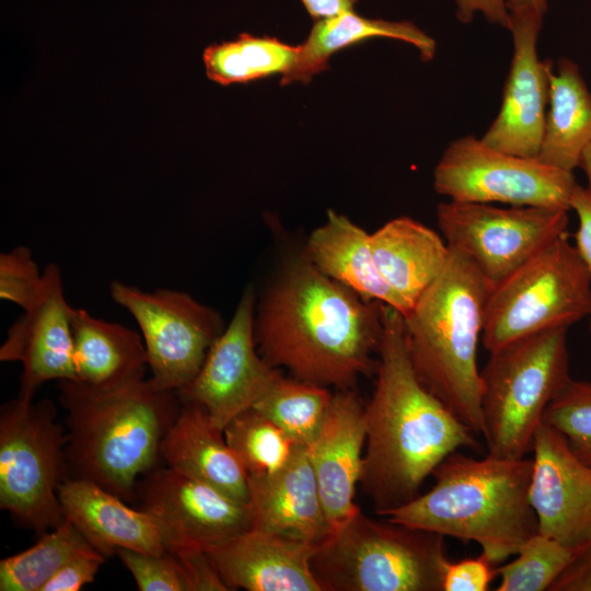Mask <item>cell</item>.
Instances as JSON below:
<instances>
[{"mask_svg":"<svg viewBox=\"0 0 591 591\" xmlns=\"http://www.w3.org/2000/svg\"><path fill=\"white\" fill-rule=\"evenodd\" d=\"M545 14L511 15L513 54L500 109L482 140L506 153L537 158L549 101L553 61L542 60L537 40Z\"/></svg>","mask_w":591,"mask_h":591,"instance_id":"obj_15","label":"cell"},{"mask_svg":"<svg viewBox=\"0 0 591 591\" xmlns=\"http://www.w3.org/2000/svg\"><path fill=\"white\" fill-rule=\"evenodd\" d=\"M590 142L591 90L578 63L560 57L551 73L549 101L537 158L573 172Z\"/></svg>","mask_w":591,"mask_h":591,"instance_id":"obj_27","label":"cell"},{"mask_svg":"<svg viewBox=\"0 0 591 591\" xmlns=\"http://www.w3.org/2000/svg\"><path fill=\"white\" fill-rule=\"evenodd\" d=\"M316 546L248 529L206 548L230 590L322 591L311 567Z\"/></svg>","mask_w":591,"mask_h":591,"instance_id":"obj_19","label":"cell"},{"mask_svg":"<svg viewBox=\"0 0 591 591\" xmlns=\"http://www.w3.org/2000/svg\"><path fill=\"white\" fill-rule=\"evenodd\" d=\"M109 291L139 325L151 382L173 392L187 386L224 329L220 314L182 291L147 292L120 281H113Z\"/></svg>","mask_w":591,"mask_h":591,"instance_id":"obj_11","label":"cell"},{"mask_svg":"<svg viewBox=\"0 0 591 591\" xmlns=\"http://www.w3.org/2000/svg\"><path fill=\"white\" fill-rule=\"evenodd\" d=\"M67 433L50 399L16 397L0 409V508L43 534L66 518L58 488L68 477Z\"/></svg>","mask_w":591,"mask_h":591,"instance_id":"obj_9","label":"cell"},{"mask_svg":"<svg viewBox=\"0 0 591 591\" xmlns=\"http://www.w3.org/2000/svg\"><path fill=\"white\" fill-rule=\"evenodd\" d=\"M498 576V568L484 554L457 561L448 560L442 577V591H487Z\"/></svg>","mask_w":591,"mask_h":591,"instance_id":"obj_37","label":"cell"},{"mask_svg":"<svg viewBox=\"0 0 591 591\" xmlns=\"http://www.w3.org/2000/svg\"><path fill=\"white\" fill-rule=\"evenodd\" d=\"M58 498L65 518L106 558L120 548L158 555L167 552L150 514L91 480L67 477Z\"/></svg>","mask_w":591,"mask_h":591,"instance_id":"obj_21","label":"cell"},{"mask_svg":"<svg viewBox=\"0 0 591 591\" xmlns=\"http://www.w3.org/2000/svg\"><path fill=\"white\" fill-rule=\"evenodd\" d=\"M577 184L570 171L499 151L474 136L453 140L433 172L436 192L450 200L567 211Z\"/></svg>","mask_w":591,"mask_h":591,"instance_id":"obj_10","label":"cell"},{"mask_svg":"<svg viewBox=\"0 0 591 591\" xmlns=\"http://www.w3.org/2000/svg\"><path fill=\"white\" fill-rule=\"evenodd\" d=\"M529 500L538 533L577 549L591 542V468L565 438L541 424L534 434Z\"/></svg>","mask_w":591,"mask_h":591,"instance_id":"obj_16","label":"cell"},{"mask_svg":"<svg viewBox=\"0 0 591 591\" xmlns=\"http://www.w3.org/2000/svg\"><path fill=\"white\" fill-rule=\"evenodd\" d=\"M578 166L581 167L587 177V186L584 188L591 197V142L581 152Z\"/></svg>","mask_w":591,"mask_h":591,"instance_id":"obj_43","label":"cell"},{"mask_svg":"<svg viewBox=\"0 0 591 591\" xmlns=\"http://www.w3.org/2000/svg\"><path fill=\"white\" fill-rule=\"evenodd\" d=\"M45 287L44 271L25 246L0 254V298L24 311L40 298Z\"/></svg>","mask_w":591,"mask_h":591,"instance_id":"obj_35","label":"cell"},{"mask_svg":"<svg viewBox=\"0 0 591 591\" xmlns=\"http://www.w3.org/2000/svg\"><path fill=\"white\" fill-rule=\"evenodd\" d=\"M304 255L321 273L362 299L390 305L403 317L409 314V306L375 265L370 234L346 216L328 210L326 221L310 234Z\"/></svg>","mask_w":591,"mask_h":591,"instance_id":"obj_23","label":"cell"},{"mask_svg":"<svg viewBox=\"0 0 591 591\" xmlns=\"http://www.w3.org/2000/svg\"><path fill=\"white\" fill-rule=\"evenodd\" d=\"M444 538L359 509L316 546L311 567L322 591H442Z\"/></svg>","mask_w":591,"mask_h":591,"instance_id":"obj_6","label":"cell"},{"mask_svg":"<svg viewBox=\"0 0 591 591\" xmlns=\"http://www.w3.org/2000/svg\"><path fill=\"white\" fill-rule=\"evenodd\" d=\"M251 529L320 545L331 533L308 447L270 475L248 476Z\"/></svg>","mask_w":591,"mask_h":591,"instance_id":"obj_20","label":"cell"},{"mask_svg":"<svg viewBox=\"0 0 591 591\" xmlns=\"http://www.w3.org/2000/svg\"><path fill=\"white\" fill-rule=\"evenodd\" d=\"M554 538L536 533L521 544L515 558L498 567V591H545L569 566L575 555Z\"/></svg>","mask_w":591,"mask_h":591,"instance_id":"obj_32","label":"cell"},{"mask_svg":"<svg viewBox=\"0 0 591 591\" xmlns=\"http://www.w3.org/2000/svg\"><path fill=\"white\" fill-rule=\"evenodd\" d=\"M461 23H470L482 14L491 24L510 30L511 15L523 12L545 14L548 0H453Z\"/></svg>","mask_w":591,"mask_h":591,"instance_id":"obj_36","label":"cell"},{"mask_svg":"<svg viewBox=\"0 0 591 591\" xmlns=\"http://www.w3.org/2000/svg\"><path fill=\"white\" fill-rule=\"evenodd\" d=\"M160 454L166 466L247 503V472L201 407L182 402Z\"/></svg>","mask_w":591,"mask_h":591,"instance_id":"obj_22","label":"cell"},{"mask_svg":"<svg viewBox=\"0 0 591 591\" xmlns=\"http://www.w3.org/2000/svg\"><path fill=\"white\" fill-rule=\"evenodd\" d=\"M223 436L248 476L270 475L281 470L300 445L253 407L231 419Z\"/></svg>","mask_w":591,"mask_h":591,"instance_id":"obj_31","label":"cell"},{"mask_svg":"<svg viewBox=\"0 0 591 591\" xmlns=\"http://www.w3.org/2000/svg\"><path fill=\"white\" fill-rule=\"evenodd\" d=\"M570 210L578 217L579 225L575 234V246L591 270V197L586 188L577 184L571 199ZM591 333V322H590Z\"/></svg>","mask_w":591,"mask_h":591,"instance_id":"obj_41","label":"cell"},{"mask_svg":"<svg viewBox=\"0 0 591 591\" xmlns=\"http://www.w3.org/2000/svg\"><path fill=\"white\" fill-rule=\"evenodd\" d=\"M567 327L540 332L494 351L480 371L488 453L523 459L543 415L570 379Z\"/></svg>","mask_w":591,"mask_h":591,"instance_id":"obj_7","label":"cell"},{"mask_svg":"<svg viewBox=\"0 0 591 591\" xmlns=\"http://www.w3.org/2000/svg\"><path fill=\"white\" fill-rule=\"evenodd\" d=\"M40 298L8 329L0 360L21 362L23 371L18 397L33 399L37 389L51 380H76L71 314L65 298L60 268L44 269Z\"/></svg>","mask_w":591,"mask_h":591,"instance_id":"obj_17","label":"cell"},{"mask_svg":"<svg viewBox=\"0 0 591 591\" xmlns=\"http://www.w3.org/2000/svg\"><path fill=\"white\" fill-rule=\"evenodd\" d=\"M91 548L76 525L66 519L43 533L30 548L0 561V590L42 591L69 560Z\"/></svg>","mask_w":591,"mask_h":591,"instance_id":"obj_29","label":"cell"},{"mask_svg":"<svg viewBox=\"0 0 591 591\" xmlns=\"http://www.w3.org/2000/svg\"><path fill=\"white\" fill-rule=\"evenodd\" d=\"M71 328L74 381L104 390L144 378L149 366L140 334L76 308Z\"/></svg>","mask_w":591,"mask_h":591,"instance_id":"obj_25","label":"cell"},{"mask_svg":"<svg viewBox=\"0 0 591 591\" xmlns=\"http://www.w3.org/2000/svg\"><path fill=\"white\" fill-rule=\"evenodd\" d=\"M172 553L184 566L190 591H229L206 549L186 548Z\"/></svg>","mask_w":591,"mask_h":591,"instance_id":"obj_39","label":"cell"},{"mask_svg":"<svg viewBox=\"0 0 591 591\" xmlns=\"http://www.w3.org/2000/svg\"><path fill=\"white\" fill-rule=\"evenodd\" d=\"M136 499L170 552L206 549L251 529L247 503L166 465L139 479Z\"/></svg>","mask_w":591,"mask_h":591,"instance_id":"obj_14","label":"cell"},{"mask_svg":"<svg viewBox=\"0 0 591 591\" xmlns=\"http://www.w3.org/2000/svg\"><path fill=\"white\" fill-rule=\"evenodd\" d=\"M391 38L414 46L420 58L431 60L437 50L434 39L410 21H389L361 16L352 11L318 20L305 40L292 68L281 77V84L308 83L328 68L337 51L373 38Z\"/></svg>","mask_w":591,"mask_h":591,"instance_id":"obj_26","label":"cell"},{"mask_svg":"<svg viewBox=\"0 0 591 591\" xmlns=\"http://www.w3.org/2000/svg\"><path fill=\"white\" fill-rule=\"evenodd\" d=\"M104 557L96 549L85 551L60 568L42 591H78L82 587L92 582L100 567L105 561Z\"/></svg>","mask_w":591,"mask_h":591,"instance_id":"obj_38","label":"cell"},{"mask_svg":"<svg viewBox=\"0 0 591 591\" xmlns=\"http://www.w3.org/2000/svg\"><path fill=\"white\" fill-rule=\"evenodd\" d=\"M301 2L308 13L318 21L352 11L357 0H301Z\"/></svg>","mask_w":591,"mask_h":591,"instance_id":"obj_42","label":"cell"},{"mask_svg":"<svg viewBox=\"0 0 591 591\" xmlns=\"http://www.w3.org/2000/svg\"><path fill=\"white\" fill-rule=\"evenodd\" d=\"M333 394L327 386L281 374L253 408L297 444L309 447L324 422Z\"/></svg>","mask_w":591,"mask_h":591,"instance_id":"obj_30","label":"cell"},{"mask_svg":"<svg viewBox=\"0 0 591 591\" xmlns=\"http://www.w3.org/2000/svg\"><path fill=\"white\" fill-rule=\"evenodd\" d=\"M370 244L381 276L410 311L450 255L448 243L437 232L409 217L383 224L370 234Z\"/></svg>","mask_w":591,"mask_h":591,"instance_id":"obj_24","label":"cell"},{"mask_svg":"<svg viewBox=\"0 0 591 591\" xmlns=\"http://www.w3.org/2000/svg\"><path fill=\"white\" fill-rule=\"evenodd\" d=\"M532 468V459L489 453L475 459L455 451L434 468V484L427 493L381 517L475 542L491 563H502L538 532L529 500Z\"/></svg>","mask_w":591,"mask_h":591,"instance_id":"obj_4","label":"cell"},{"mask_svg":"<svg viewBox=\"0 0 591 591\" xmlns=\"http://www.w3.org/2000/svg\"><path fill=\"white\" fill-rule=\"evenodd\" d=\"M548 591H591V542L575 551L569 566Z\"/></svg>","mask_w":591,"mask_h":591,"instance_id":"obj_40","label":"cell"},{"mask_svg":"<svg viewBox=\"0 0 591 591\" xmlns=\"http://www.w3.org/2000/svg\"><path fill=\"white\" fill-rule=\"evenodd\" d=\"M591 316V270L567 232L559 235L489 293L482 343L494 351L517 339Z\"/></svg>","mask_w":591,"mask_h":591,"instance_id":"obj_8","label":"cell"},{"mask_svg":"<svg viewBox=\"0 0 591 591\" xmlns=\"http://www.w3.org/2000/svg\"><path fill=\"white\" fill-rule=\"evenodd\" d=\"M491 288L468 256L450 247L442 273L403 317L417 378L477 437L484 434L477 347Z\"/></svg>","mask_w":591,"mask_h":591,"instance_id":"obj_5","label":"cell"},{"mask_svg":"<svg viewBox=\"0 0 591 591\" xmlns=\"http://www.w3.org/2000/svg\"><path fill=\"white\" fill-rule=\"evenodd\" d=\"M568 211L537 206L497 207L449 200L437 223L450 247L468 256L494 287L567 232Z\"/></svg>","mask_w":591,"mask_h":591,"instance_id":"obj_12","label":"cell"},{"mask_svg":"<svg viewBox=\"0 0 591 591\" xmlns=\"http://www.w3.org/2000/svg\"><path fill=\"white\" fill-rule=\"evenodd\" d=\"M116 555L140 591H190L184 566L172 552L158 555L120 548Z\"/></svg>","mask_w":591,"mask_h":591,"instance_id":"obj_34","label":"cell"},{"mask_svg":"<svg viewBox=\"0 0 591 591\" xmlns=\"http://www.w3.org/2000/svg\"><path fill=\"white\" fill-rule=\"evenodd\" d=\"M383 303L362 299L321 273L303 254L291 260L263 296L255 312L259 355L293 378L354 389L376 372L383 334Z\"/></svg>","mask_w":591,"mask_h":591,"instance_id":"obj_1","label":"cell"},{"mask_svg":"<svg viewBox=\"0 0 591 591\" xmlns=\"http://www.w3.org/2000/svg\"><path fill=\"white\" fill-rule=\"evenodd\" d=\"M59 391L68 477L134 501L139 479L159 466L162 441L182 407L177 393L146 378L104 390L62 380Z\"/></svg>","mask_w":591,"mask_h":591,"instance_id":"obj_3","label":"cell"},{"mask_svg":"<svg viewBox=\"0 0 591 591\" xmlns=\"http://www.w3.org/2000/svg\"><path fill=\"white\" fill-rule=\"evenodd\" d=\"M255 311L254 289L247 287L196 378L176 392L182 402L201 407L220 431L235 416L252 408L282 374L257 350Z\"/></svg>","mask_w":591,"mask_h":591,"instance_id":"obj_13","label":"cell"},{"mask_svg":"<svg viewBox=\"0 0 591 591\" xmlns=\"http://www.w3.org/2000/svg\"><path fill=\"white\" fill-rule=\"evenodd\" d=\"M382 317L376 383L364 405L367 440L359 482L379 515L418 496L448 455L480 448L477 436L417 378L403 315L383 304Z\"/></svg>","mask_w":591,"mask_h":591,"instance_id":"obj_2","label":"cell"},{"mask_svg":"<svg viewBox=\"0 0 591 591\" xmlns=\"http://www.w3.org/2000/svg\"><path fill=\"white\" fill-rule=\"evenodd\" d=\"M543 424L558 431L591 468V382L570 378L546 407Z\"/></svg>","mask_w":591,"mask_h":591,"instance_id":"obj_33","label":"cell"},{"mask_svg":"<svg viewBox=\"0 0 591 591\" xmlns=\"http://www.w3.org/2000/svg\"><path fill=\"white\" fill-rule=\"evenodd\" d=\"M364 405L354 389L337 390L308 447L331 531L360 509L354 499L367 440Z\"/></svg>","mask_w":591,"mask_h":591,"instance_id":"obj_18","label":"cell"},{"mask_svg":"<svg viewBox=\"0 0 591 591\" xmlns=\"http://www.w3.org/2000/svg\"><path fill=\"white\" fill-rule=\"evenodd\" d=\"M299 45L276 37L240 34L232 40L205 48L207 77L221 85L247 83L277 73L286 74L294 65Z\"/></svg>","mask_w":591,"mask_h":591,"instance_id":"obj_28","label":"cell"}]
</instances>
